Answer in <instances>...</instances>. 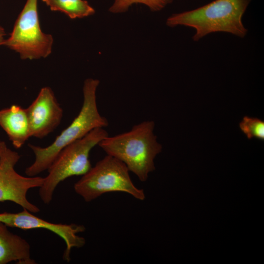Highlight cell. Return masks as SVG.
Wrapping results in <instances>:
<instances>
[{
    "mask_svg": "<svg viewBox=\"0 0 264 264\" xmlns=\"http://www.w3.org/2000/svg\"><path fill=\"white\" fill-rule=\"evenodd\" d=\"M99 82L98 80L93 78H88L84 81L83 102L78 114L50 145L41 147L28 144L35 158L33 163L25 170L27 176H37L47 170L65 147L95 128H105L109 125L108 120L100 114L97 108L96 93Z\"/></svg>",
    "mask_w": 264,
    "mask_h": 264,
    "instance_id": "obj_1",
    "label": "cell"
},
{
    "mask_svg": "<svg viewBox=\"0 0 264 264\" xmlns=\"http://www.w3.org/2000/svg\"><path fill=\"white\" fill-rule=\"evenodd\" d=\"M154 121H144L128 132L108 135L98 145L108 155L123 162L130 172L144 182L155 169L154 159L162 150L154 133Z\"/></svg>",
    "mask_w": 264,
    "mask_h": 264,
    "instance_id": "obj_2",
    "label": "cell"
},
{
    "mask_svg": "<svg viewBox=\"0 0 264 264\" xmlns=\"http://www.w3.org/2000/svg\"><path fill=\"white\" fill-rule=\"evenodd\" d=\"M252 0H215L194 10L169 17L168 26L184 25L196 30L193 40L198 41L213 32H225L244 37L247 29L242 17Z\"/></svg>",
    "mask_w": 264,
    "mask_h": 264,
    "instance_id": "obj_3",
    "label": "cell"
},
{
    "mask_svg": "<svg viewBox=\"0 0 264 264\" xmlns=\"http://www.w3.org/2000/svg\"><path fill=\"white\" fill-rule=\"evenodd\" d=\"M109 135L104 128H97L65 147L48 169V174L39 188V196L45 204L50 203L58 184L68 177L83 176L91 168V149Z\"/></svg>",
    "mask_w": 264,
    "mask_h": 264,
    "instance_id": "obj_4",
    "label": "cell"
},
{
    "mask_svg": "<svg viewBox=\"0 0 264 264\" xmlns=\"http://www.w3.org/2000/svg\"><path fill=\"white\" fill-rule=\"evenodd\" d=\"M126 165L117 158L107 155L97 162L75 183V192L86 202H90L104 194L121 192L143 200V189L132 182Z\"/></svg>",
    "mask_w": 264,
    "mask_h": 264,
    "instance_id": "obj_5",
    "label": "cell"
},
{
    "mask_svg": "<svg viewBox=\"0 0 264 264\" xmlns=\"http://www.w3.org/2000/svg\"><path fill=\"white\" fill-rule=\"evenodd\" d=\"M53 37L41 28L38 0H26L12 31L3 45L18 53L23 60L46 58L51 53Z\"/></svg>",
    "mask_w": 264,
    "mask_h": 264,
    "instance_id": "obj_6",
    "label": "cell"
},
{
    "mask_svg": "<svg viewBox=\"0 0 264 264\" xmlns=\"http://www.w3.org/2000/svg\"><path fill=\"white\" fill-rule=\"evenodd\" d=\"M20 155L8 148L0 163V201H10L31 213L40 211L38 206L27 198L29 190L40 188L44 178L23 176L18 173L15 166L20 159Z\"/></svg>",
    "mask_w": 264,
    "mask_h": 264,
    "instance_id": "obj_7",
    "label": "cell"
},
{
    "mask_svg": "<svg viewBox=\"0 0 264 264\" xmlns=\"http://www.w3.org/2000/svg\"><path fill=\"white\" fill-rule=\"evenodd\" d=\"M0 221L7 227L23 230L43 228L50 231L61 237L66 243L63 258L69 262L70 252L73 248H81L86 243V240L78 235L85 231L83 225L75 223H55L47 221L33 215L31 212L23 208L21 212L12 213L4 212L0 213Z\"/></svg>",
    "mask_w": 264,
    "mask_h": 264,
    "instance_id": "obj_8",
    "label": "cell"
},
{
    "mask_svg": "<svg viewBox=\"0 0 264 264\" xmlns=\"http://www.w3.org/2000/svg\"><path fill=\"white\" fill-rule=\"evenodd\" d=\"M31 137L43 138L60 125L63 110L51 88H42L37 97L27 108Z\"/></svg>",
    "mask_w": 264,
    "mask_h": 264,
    "instance_id": "obj_9",
    "label": "cell"
},
{
    "mask_svg": "<svg viewBox=\"0 0 264 264\" xmlns=\"http://www.w3.org/2000/svg\"><path fill=\"white\" fill-rule=\"evenodd\" d=\"M0 127L12 145L21 148L31 137L26 109L17 105L0 110Z\"/></svg>",
    "mask_w": 264,
    "mask_h": 264,
    "instance_id": "obj_10",
    "label": "cell"
},
{
    "mask_svg": "<svg viewBox=\"0 0 264 264\" xmlns=\"http://www.w3.org/2000/svg\"><path fill=\"white\" fill-rule=\"evenodd\" d=\"M16 262L18 264H35L31 257L28 242L11 233L4 223L0 221V264Z\"/></svg>",
    "mask_w": 264,
    "mask_h": 264,
    "instance_id": "obj_11",
    "label": "cell"
},
{
    "mask_svg": "<svg viewBox=\"0 0 264 264\" xmlns=\"http://www.w3.org/2000/svg\"><path fill=\"white\" fill-rule=\"evenodd\" d=\"M52 11L64 13L70 19L82 18L94 14V9L85 0H42Z\"/></svg>",
    "mask_w": 264,
    "mask_h": 264,
    "instance_id": "obj_12",
    "label": "cell"
},
{
    "mask_svg": "<svg viewBox=\"0 0 264 264\" xmlns=\"http://www.w3.org/2000/svg\"><path fill=\"white\" fill-rule=\"evenodd\" d=\"M173 1V0H114L109 8V11L112 13H123L135 3L144 4L152 11H158L163 9Z\"/></svg>",
    "mask_w": 264,
    "mask_h": 264,
    "instance_id": "obj_13",
    "label": "cell"
},
{
    "mask_svg": "<svg viewBox=\"0 0 264 264\" xmlns=\"http://www.w3.org/2000/svg\"><path fill=\"white\" fill-rule=\"evenodd\" d=\"M241 131L248 139L264 140V122L256 117L244 116L239 124Z\"/></svg>",
    "mask_w": 264,
    "mask_h": 264,
    "instance_id": "obj_14",
    "label": "cell"
},
{
    "mask_svg": "<svg viewBox=\"0 0 264 264\" xmlns=\"http://www.w3.org/2000/svg\"><path fill=\"white\" fill-rule=\"evenodd\" d=\"M8 147L4 141L0 139V163Z\"/></svg>",
    "mask_w": 264,
    "mask_h": 264,
    "instance_id": "obj_15",
    "label": "cell"
},
{
    "mask_svg": "<svg viewBox=\"0 0 264 264\" xmlns=\"http://www.w3.org/2000/svg\"><path fill=\"white\" fill-rule=\"evenodd\" d=\"M5 36V33L4 29L0 26V45H3L4 41L5 40L4 37Z\"/></svg>",
    "mask_w": 264,
    "mask_h": 264,
    "instance_id": "obj_16",
    "label": "cell"
}]
</instances>
